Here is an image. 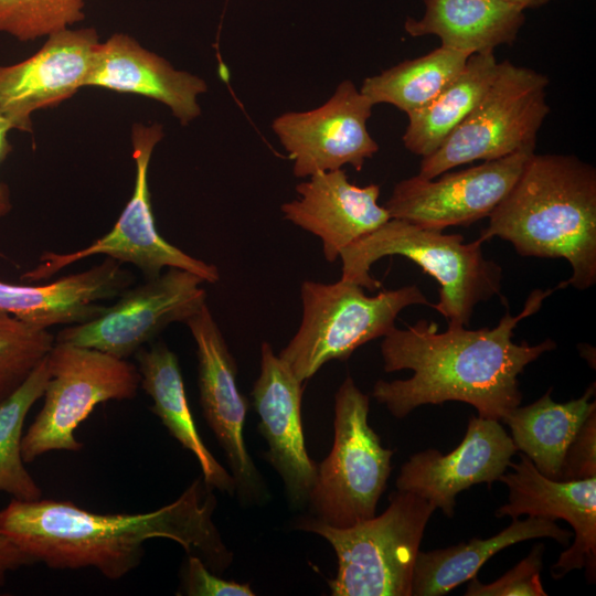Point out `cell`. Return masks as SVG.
Masks as SVG:
<instances>
[{"mask_svg":"<svg viewBox=\"0 0 596 596\" xmlns=\"http://www.w3.org/2000/svg\"><path fill=\"white\" fill-rule=\"evenodd\" d=\"M554 290H533L520 313L507 309L492 329L448 326L440 333L436 322L425 319L406 329L394 327L381 343L384 371L412 370L413 375L379 380L372 396L396 418L422 405L457 401L473 406L480 417L501 421L522 401L519 374L556 348L551 339L534 345L512 339L519 321L536 312Z\"/></svg>","mask_w":596,"mask_h":596,"instance_id":"6da1fadb","label":"cell"},{"mask_svg":"<svg viewBox=\"0 0 596 596\" xmlns=\"http://www.w3.org/2000/svg\"><path fill=\"white\" fill-rule=\"evenodd\" d=\"M216 499L195 479L173 502L146 513L99 514L70 501L12 499L0 511V533L36 563L51 568L94 567L109 579L136 568L143 543L168 539L200 557L214 573L228 567L232 553L213 522Z\"/></svg>","mask_w":596,"mask_h":596,"instance_id":"7a4b0ae2","label":"cell"},{"mask_svg":"<svg viewBox=\"0 0 596 596\" xmlns=\"http://www.w3.org/2000/svg\"><path fill=\"white\" fill-rule=\"evenodd\" d=\"M479 240L510 242L521 256L564 258L571 277L557 289L596 283V169L576 156L534 152Z\"/></svg>","mask_w":596,"mask_h":596,"instance_id":"3957f363","label":"cell"},{"mask_svg":"<svg viewBox=\"0 0 596 596\" xmlns=\"http://www.w3.org/2000/svg\"><path fill=\"white\" fill-rule=\"evenodd\" d=\"M481 245L479 238L465 243L460 234L390 219L341 251V279L373 291L381 283L371 276V266L385 256H404L438 281L439 301L433 308L448 326L465 327L475 306L501 289L502 268L483 256Z\"/></svg>","mask_w":596,"mask_h":596,"instance_id":"277c9868","label":"cell"},{"mask_svg":"<svg viewBox=\"0 0 596 596\" xmlns=\"http://www.w3.org/2000/svg\"><path fill=\"white\" fill-rule=\"evenodd\" d=\"M435 510L419 496L397 490L379 517L343 529L308 518L298 528L333 547L338 560L337 575L329 581L333 596H411L415 561Z\"/></svg>","mask_w":596,"mask_h":596,"instance_id":"5b68a950","label":"cell"},{"mask_svg":"<svg viewBox=\"0 0 596 596\" xmlns=\"http://www.w3.org/2000/svg\"><path fill=\"white\" fill-rule=\"evenodd\" d=\"M300 297V326L278 356L302 383L327 362L345 361L359 347L385 337L404 308L434 307L416 285L368 296L363 287L341 278L332 284L305 280Z\"/></svg>","mask_w":596,"mask_h":596,"instance_id":"8992f818","label":"cell"},{"mask_svg":"<svg viewBox=\"0 0 596 596\" xmlns=\"http://www.w3.org/2000/svg\"><path fill=\"white\" fill-rule=\"evenodd\" d=\"M369 396L348 376L334 396V438L318 465L309 503L316 519L349 528L375 515L391 473L393 450L369 424Z\"/></svg>","mask_w":596,"mask_h":596,"instance_id":"52a82bcc","label":"cell"},{"mask_svg":"<svg viewBox=\"0 0 596 596\" xmlns=\"http://www.w3.org/2000/svg\"><path fill=\"white\" fill-rule=\"evenodd\" d=\"M549 78L509 61L499 62L491 85L467 117L430 155L418 175L434 179L476 160H497L534 150L538 132L550 113Z\"/></svg>","mask_w":596,"mask_h":596,"instance_id":"ba28073f","label":"cell"},{"mask_svg":"<svg viewBox=\"0 0 596 596\" xmlns=\"http://www.w3.org/2000/svg\"><path fill=\"white\" fill-rule=\"evenodd\" d=\"M43 407L22 437L24 462L53 450L78 451V425L107 401L131 400L140 386L138 368L95 349L54 342Z\"/></svg>","mask_w":596,"mask_h":596,"instance_id":"9c48e42d","label":"cell"},{"mask_svg":"<svg viewBox=\"0 0 596 596\" xmlns=\"http://www.w3.org/2000/svg\"><path fill=\"white\" fill-rule=\"evenodd\" d=\"M163 138L160 124L136 123L131 128L132 157L136 166L131 198L113 228L88 246L73 253L45 252L40 263L22 275L30 281L44 280L81 259L105 255L121 264L136 266L147 279L159 276L163 268H181L214 284L220 279L216 266L198 259L169 243L158 232L148 183L150 159Z\"/></svg>","mask_w":596,"mask_h":596,"instance_id":"30bf717a","label":"cell"},{"mask_svg":"<svg viewBox=\"0 0 596 596\" xmlns=\"http://www.w3.org/2000/svg\"><path fill=\"white\" fill-rule=\"evenodd\" d=\"M202 283L193 273L170 267L141 285L128 287L97 317L67 326L55 341L127 359L172 322L185 323L206 304Z\"/></svg>","mask_w":596,"mask_h":596,"instance_id":"8fae6325","label":"cell"},{"mask_svg":"<svg viewBox=\"0 0 596 596\" xmlns=\"http://www.w3.org/2000/svg\"><path fill=\"white\" fill-rule=\"evenodd\" d=\"M534 150L485 161L438 179L418 174L397 182L384 207L391 219L443 231L470 225L486 216L507 196Z\"/></svg>","mask_w":596,"mask_h":596,"instance_id":"7c38bea8","label":"cell"},{"mask_svg":"<svg viewBox=\"0 0 596 596\" xmlns=\"http://www.w3.org/2000/svg\"><path fill=\"white\" fill-rule=\"evenodd\" d=\"M373 106L351 81H343L321 106L275 118L273 131L294 161L295 177L308 178L345 164L361 171L379 150L366 128Z\"/></svg>","mask_w":596,"mask_h":596,"instance_id":"4fadbf2b","label":"cell"},{"mask_svg":"<svg viewBox=\"0 0 596 596\" xmlns=\"http://www.w3.org/2000/svg\"><path fill=\"white\" fill-rule=\"evenodd\" d=\"M99 43L94 28H67L46 36L29 58L0 65V113L11 128L32 132L36 110L55 107L84 87Z\"/></svg>","mask_w":596,"mask_h":596,"instance_id":"5bb4252c","label":"cell"},{"mask_svg":"<svg viewBox=\"0 0 596 596\" xmlns=\"http://www.w3.org/2000/svg\"><path fill=\"white\" fill-rule=\"evenodd\" d=\"M515 453L499 421L471 416L464 439L449 454L434 448L414 454L401 467L396 489L419 496L451 518L456 496L478 483L491 487Z\"/></svg>","mask_w":596,"mask_h":596,"instance_id":"9a60e30c","label":"cell"},{"mask_svg":"<svg viewBox=\"0 0 596 596\" xmlns=\"http://www.w3.org/2000/svg\"><path fill=\"white\" fill-rule=\"evenodd\" d=\"M198 356V385L203 416L227 457L236 489L253 496L260 478L249 457L244 425L248 402L237 386V365L205 304L185 321Z\"/></svg>","mask_w":596,"mask_h":596,"instance_id":"2e32d148","label":"cell"},{"mask_svg":"<svg viewBox=\"0 0 596 596\" xmlns=\"http://www.w3.org/2000/svg\"><path fill=\"white\" fill-rule=\"evenodd\" d=\"M512 472H504L498 481L509 489L508 502L496 511V517L521 515L563 519L574 530V542L551 567V575L560 579L568 572L585 568L589 582L596 575V477L579 480H554L542 475L533 462L520 455L519 462H510Z\"/></svg>","mask_w":596,"mask_h":596,"instance_id":"e0dca14e","label":"cell"},{"mask_svg":"<svg viewBox=\"0 0 596 596\" xmlns=\"http://www.w3.org/2000/svg\"><path fill=\"white\" fill-rule=\"evenodd\" d=\"M252 396L268 445L265 457L281 477L290 503L300 507L309 501L318 468L305 445L302 382L268 342L260 345V372Z\"/></svg>","mask_w":596,"mask_h":596,"instance_id":"ac0fdd59","label":"cell"},{"mask_svg":"<svg viewBox=\"0 0 596 596\" xmlns=\"http://www.w3.org/2000/svg\"><path fill=\"white\" fill-rule=\"evenodd\" d=\"M296 187L298 199L280 207L285 220L316 235L329 263L391 217L377 203L380 185L351 183L343 169L317 172Z\"/></svg>","mask_w":596,"mask_h":596,"instance_id":"d6986e66","label":"cell"},{"mask_svg":"<svg viewBox=\"0 0 596 596\" xmlns=\"http://www.w3.org/2000/svg\"><path fill=\"white\" fill-rule=\"evenodd\" d=\"M85 86L152 98L168 106L183 126L201 115L198 96L207 91L203 78L175 70L164 57L119 32L98 44Z\"/></svg>","mask_w":596,"mask_h":596,"instance_id":"ffe728a7","label":"cell"},{"mask_svg":"<svg viewBox=\"0 0 596 596\" xmlns=\"http://www.w3.org/2000/svg\"><path fill=\"white\" fill-rule=\"evenodd\" d=\"M123 264L103 263L46 285H15L0 280V311L38 328L86 322L106 306L99 300L118 297L134 280Z\"/></svg>","mask_w":596,"mask_h":596,"instance_id":"44dd1931","label":"cell"},{"mask_svg":"<svg viewBox=\"0 0 596 596\" xmlns=\"http://www.w3.org/2000/svg\"><path fill=\"white\" fill-rule=\"evenodd\" d=\"M421 19L407 18L414 38L436 35L441 45L469 54L511 44L524 23V9L504 0H423Z\"/></svg>","mask_w":596,"mask_h":596,"instance_id":"7402d4cb","label":"cell"},{"mask_svg":"<svg viewBox=\"0 0 596 596\" xmlns=\"http://www.w3.org/2000/svg\"><path fill=\"white\" fill-rule=\"evenodd\" d=\"M140 386L151 397V411L169 434L194 455L211 489L233 493L235 480L204 445L188 404L178 358L163 342L136 352Z\"/></svg>","mask_w":596,"mask_h":596,"instance_id":"603a6c76","label":"cell"},{"mask_svg":"<svg viewBox=\"0 0 596 596\" xmlns=\"http://www.w3.org/2000/svg\"><path fill=\"white\" fill-rule=\"evenodd\" d=\"M572 534L552 519L529 515L525 520L513 519L509 526L488 539L475 538L445 549L419 551L413 571L412 595H445L477 576L480 567L501 550L540 538L567 545Z\"/></svg>","mask_w":596,"mask_h":596,"instance_id":"cb8c5ba5","label":"cell"},{"mask_svg":"<svg viewBox=\"0 0 596 596\" xmlns=\"http://www.w3.org/2000/svg\"><path fill=\"white\" fill-rule=\"evenodd\" d=\"M552 389L526 406H517L501 421L511 430L517 450L524 454L545 477L558 480L565 453L576 433L596 411L593 383L585 393L566 403L551 398Z\"/></svg>","mask_w":596,"mask_h":596,"instance_id":"d4e9b609","label":"cell"},{"mask_svg":"<svg viewBox=\"0 0 596 596\" xmlns=\"http://www.w3.org/2000/svg\"><path fill=\"white\" fill-rule=\"evenodd\" d=\"M498 66L493 51L471 54L450 84L425 107L407 115L402 138L405 148L422 158L433 153L481 99Z\"/></svg>","mask_w":596,"mask_h":596,"instance_id":"484cf974","label":"cell"},{"mask_svg":"<svg viewBox=\"0 0 596 596\" xmlns=\"http://www.w3.org/2000/svg\"><path fill=\"white\" fill-rule=\"evenodd\" d=\"M471 54L440 45L366 77L360 88L373 105L390 104L406 115L429 104L462 71Z\"/></svg>","mask_w":596,"mask_h":596,"instance_id":"4316f807","label":"cell"},{"mask_svg":"<svg viewBox=\"0 0 596 596\" xmlns=\"http://www.w3.org/2000/svg\"><path fill=\"white\" fill-rule=\"evenodd\" d=\"M46 356L19 389L0 403V491L21 501L39 500L42 496L41 488L24 467L21 444L26 415L43 397L51 377Z\"/></svg>","mask_w":596,"mask_h":596,"instance_id":"83f0119b","label":"cell"},{"mask_svg":"<svg viewBox=\"0 0 596 596\" xmlns=\"http://www.w3.org/2000/svg\"><path fill=\"white\" fill-rule=\"evenodd\" d=\"M54 342L47 329L0 311V403L22 385Z\"/></svg>","mask_w":596,"mask_h":596,"instance_id":"f1b7e54d","label":"cell"},{"mask_svg":"<svg viewBox=\"0 0 596 596\" xmlns=\"http://www.w3.org/2000/svg\"><path fill=\"white\" fill-rule=\"evenodd\" d=\"M86 0H0V33L28 42L71 28L85 18Z\"/></svg>","mask_w":596,"mask_h":596,"instance_id":"f546056e","label":"cell"},{"mask_svg":"<svg viewBox=\"0 0 596 596\" xmlns=\"http://www.w3.org/2000/svg\"><path fill=\"white\" fill-rule=\"evenodd\" d=\"M544 544H535L525 558L494 582L470 579L466 596H546L541 583Z\"/></svg>","mask_w":596,"mask_h":596,"instance_id":"4dcf8cb0","label":"cell"},{"mask_svg":"<svg viewBox=\"0 0 596 596\" xmlns=\"http://www.w3.org/2000/svg\"><path fill=\"white\" fill-rule=\"evenodd\" d=\"M592 477H596V411L588 415L570 444L558 480Z\"/></svg>","mask_w":596,"mask_h":596,"instance_id":"1f68e13d","label":"cell"},{"mask_svg":"<svg viewBox=\"0 0 596 596\" xmlns=\"http://www.w3.org/2000/svg\"><path fill=\"white\" fill-rule=\"evenodd\" d=\"M182 586L190 596H253L249 584L225 581L212 572L204 562L189 555L183 571Z\"/></svg>","mask_w":596,"mask_h":596,"instance_id":"d6a6232c","label":"cell"},{"mask_svg":"<svg viewBox=\"0 0 596 596\" xmlns=\"http://www.w3.org/2000/svg\"><path fill=\"white\" fill-rule=\"evenodd\" d=\"M35 563L12 540L0 533V586L6 584L9 573Z\"/></svg>","mask_w":596,"mask_h":596,"instance_id":"836d02e7","label":"cell"},{"mask_svg":"<svg viewBox=\"0 0 596 596\" xmlns=\"http://www.w3.org/2000/svg\"><path fill=\"white\" fill-rule=\"evenodd\" d=\"M11 125L0 113V164L7 159L12 151V146L9 141L8 134L11 130ZM12 209L10 192L7 184L0 181V219L6 216Z\"/></svg>","mask_w":596,"mask_h":596,"instance_id":"e575fe53","label":"cell"},{"mask_svg":"<svg viewBox=\"0 0 596 596\" xmlns=\"http://www.w3.org/2000/svg\"><path fill=\"white\" fill-rule=\"evenodd\" d=\"M521 7L522 9L538 8L549 2V0H504Z\"/></svg>","mask_w":596,"mask_h":596,"instance_id":"d590c367","label":"cell"}]
</instances>
